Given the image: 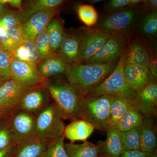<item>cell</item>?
I'll use <instances>...</instances> for the list:
<instances>
[{
  "label": "cell",
  "mask_w": 157,
  "mask_h": 157,
  "mask_svg": "<svg viewBox=\"0 0 157 157\" xmlns=\"http://www.w3.org/2000/svg\"><path fill=\"white\" fill-rule=\"evenodd\" d=\"M124 75L127 86L137 94L149 82L153 80L148 68L127 62H125L124 66Z\"/></svg>",
  "instance_id": "17"
},
{
  "label": "cell",
  "mask_w": 157,
  "mask_h": 157,
  "mask_svg": "<svg viewBox=\"0 0 157 157\" xmlns=\"http://www.w3.org/2000/svg\"><path fill=\"white\" fill-rule=\"evenodd\" d=\"M64 139L63 135L51 141L42 157H68L64 148Z\"/></svg>",
  "instance_id": "34"
},
{
  "label": "cell",
  "mask_w": 157,
  "mask_h": 157,
  "mask_svg": "<svg viewBox=\"0 0 157 157\" xmlns=\"http://www.w3.org/2000/svg\"><path fill=\"white\" fill-rule=\"evenodd\" d=\"M28 90L11 78L6 80L0 86V109L10 113L17 109Z\"/></svg>",
  "instance_id": "13"
},
{
  "label": "cell",
  "mask_w": 157,
  "mask_h": 157,
  "mask_svg": "<svg viewBox=\"0 0 157 157\" xmlns=\"http://www.w3.org/2000/svg\"><path fill=\"white\" fill-rule=\"evenodd\" d=\"M156 118L155 117H144L139 126L140 150L150 152L156 149L157 128Z\"/></svg>",
  "instance_id": "18"
},
{
  "label": "cell",
  "mask_w": 157,
  "mask_h": 157,
  "mask_svg": "<svg viewBox=\"0 0 157 157\" xmlns=\"http://www.w3.org/2000/svg\"><path fill=\"white\" fill-rule=\"evenodd\" d=\"M52 52L55 55L60 45L66 32L63 23L58 18H52L46 27Z\"/></svg>",
  "instance_id": "28"
},
{
  "label": "cell",
  "mask_w": 157,
  "mask_h": 157,
  "mask_svg": "<svg viewBox=\"0 0 157 157\" xmlns=\"http://www.w3.org/2000/svg\"><path fill=\"white\" fill-rule=\"evenodd\" d=\"M81 33V43L76 64L83 63L94 56L111 36L107 32L96 28H86L82 30Z\"/></svg>",
  "instance_id": "7"
},
{
  "label": "cell",
  "mask_w": 157,
  "mask_h": 157,
  "mask_svg": "<svg viewBox=\"0 0 157 157\" xmlns=\"http://www.w3.org/2000/svg\"><path fill=\"white\" fill-rule=\"evenodd\" d=\"M151 59L148 48L140 39H134L127 48V63L148 68Z\"/></svg>",
  "instance_id": "19"
},
{
  "label": "cell",
  "mask_w": 157,
  "mask_h": 157,
  "mask_svg": "<svg viewBox=\"0 0 157 157\" xmlns=\"http://www.w3.org/2000/svg\"><path fill=\"white\" fill-rule=\"evenodd\" d=\"M12 58L11 52L6 50L0 44V77L7 79L10 77V65Z\"/></svg>",
  "instance_id": "36"
},
{
  "label": "cell",
  "mask_w": 157,
  "mask_h": 157,
  "mask_svg": "<svg viewBox=\"0 0 157 157\" xmlns=\"http://www.w3.org/2000/svg\"><path fill=\"white\" fill-rule=\"evenodd\" d=\"M95 129L90 123L79 119L72 121L65 127L63 136L71 142L78 140L85 141L92 135Z\"/></svg>",
  "instance_id": "21"
},
{
  "label": "cell",
  "mask_w": 157,
  "mask_h": 157,
  "mask_svg": "<svg viewBox=\"0 0 157 157\" xmlns=\"http://www.w3.org/2000/svg\"><path fill=\"white\" fill-rule=\"evenodd\" d=\"M133 106L144 117H157L156 81L149 82L137 94Z\"/></svg>",
  "instance_id": "12"
},
{
  "label": "cell",
  "mask_w": 157,
  "mask_h": 157,
  "mask_svg": "<svg viewBox=\"0 0 157 157\" xmlns=\"http://www.w3.org/2000/svg\"><path fill=\"white\" fill-rule=\"evenodd\" d=\"M15 145L0 150V157H11Z\"/></svg>",
  "instance_id": "42"
},
{
  "label": "cell",
  "mask_w": 157,
  "mask_h": 157,
  "mask_svg": "<svg viewBox=\"0 0 157 157\" xmlns=\"http://www.w3.org/2000/svg\"><path fill=\"white\" fill-rule=\"evenodd\" d=\"M8 3L11 7L18 9L19 11L22 8V1L21 0H9Z\"/></svg>",
  "instance_id": "43"
},
{
  "label": "cell",
  "mask_w": 157,
  "mask_h": 157,
  "mask_svg": "<svg viewBox=\"0 0 157 157\" xmlns=\"http://www.w3.org/2000/svg\"><path fill=\"white\" fill-rule=\"evenodd\" d=\"M110 157L109 156H108L107 155H105L104 154H101L100 155H99V157Z\"/></svg>",
  "instance_id": "49"
},
{
  "label": "cell",
  "mask_w": 157,
  "mask_h": 157,
  "mask_svg": "<svg viewBox=\"0 0 157 157\" xmlns=\"http://www.w3.org/2000/svg\"><path fill=\"white\" fill-rule=\"evenodd\" d=\"M8 9H6V4L0 2V17L4 14Z\"/></svg>",
  "instance_id": "44"
},
{
  "label": "cell",
  "mask_w": 157,
  "mask_h": 157,
  "mask_svg": "<svg viewBox=\"0 0 157 157\" xmlns=\"http://www.w3.org/2000/svg\"><path fill=\"white\" fill-rule=\"evenodd\" d=\"M107 138L104 141L100 140L97 145L101 153L110 157H120L124 149L120 137L119 133L113 128L106 130Z\"/></svg>",
  "instance_id": "22"
},
{
  "label": "cell",
  "mask_w": 157,
  "mask_h": 157,
  "mask_svg": "<svg viewBox=\"0 0 157 157\" xmlns=\"http://www.w3.org/2000/svg\"><path fill=\"white\" fill-rule=\"evenodd\" d=\"M50 142L31 136L15 144L11 157H42Z\"/></svg>",
  "instance_id": "16"
},
{
  "label": "cell",
  "mask_w": 157,
  "mask_h": 157,
  "mask_svg": "<svg viewBox=\"0 0 157 157\" xmlns=\"http://www.w3.org/2000/svg\"><path fill=\"white\" fill-rule=\"evenodd\" d=\"M127 40L128 38L123 36H111L103 47L83 64H106L117 62L125 49Z\"/></svg>",
  "instance_id": "11"
},
{
  "label": "cell",
  "mask_w": 157,
  "mask_h": 157,
  "mask_svg": "<svg viewBox=\"0 0 157 157\" xmlns=\"http://www.w3.org/2000/svg\"><path fill=\"white\" fill-rule=\"evenodd\" d=\"M8 80V79H7ZM6 79H5V78H2V77H0V86L2 85L5 82V81H6Z\"/></svg>",
  "instance_id": "48"
},
{
  "label": "cell",
  "mask_w": 157,
  "mask_h": 157,
  "mask_svg": "<svg viewBox=\"0 0 157 157\" xmlns=\"http://www.w3.org/2000/svg\"><path fill=\"white\" fill-rule=\"evenodd\" d=\"M103 2H104V1H103V0H90V1H88V3L90 4V5H92Z\"/></svg>",
  "instance_id": "47"
},
{
  "label": "cell",
  "mask_w": 157,
  "mask_h": 157,
  "mask_svg": "<svg viewBox=\"0 0 157 157\" xmlns=\"http://www.w3.org/2000/svg\"><path fill=\"white\" fill-rule=\"evenodd\" d=\"M45 85L63 119L72 121L80 119V104L84 96L68 82H50Z\"/></svg>",
  "instance_id": "2"
},
{
  "label": "cell",
  "mask_w": 157,
  "mask_h": 157,
  "mask_svg": "<svg viewBox=\"0 0 157 157\" xmlns=\"http://www.w3.org/2000/svg\"><path fill=\"white\" fill-rule=\"evenodd\" d=\"M65 126L55 103H50L36 118L35 135L47 141H53L63 135Z\"/></svg>",
  "instance_id": "6"
},
{
  "label": "cell",
  "mask_w": 157,
  "mask_h": 157,
  "mask_svg": "<svg viewBox=\"0 0 157 157\" xmlns=\"http://www.w3.org/2000/svg\"><path fill=\"white\" fill-rule=\"evenodd\" d=\"M51 96L45 84L28 90L23 96L17 109L36 117L50 104Z\"/></svg>",
  "instance_id": "9"
},
{
  "label": "cell",
  "mask_w": 157,
  "mask_h": 157,
  "mask_svg": "<svg viewBox=\"0 0 157 157\" xmlns=\"http://www.w3.org/2000/svg\"><path fill=\"white\" fill-rule=\"evenodd\" d=\"M64 148L68 157H98L101 154L97 144L86 141L80 144L65 143Z\"/></svg>",
  "instance_id": "26"
},
{
  "label": "cell",
  "mask_w": 157,
  "mask_h": 157,
  "mask_svg": "<svg viewBox=\"0 0 157 157\" xmlns=\"http://www.w3.org/2000/svg\"><path fill=\"white\" fill-rule=\"evenodd\" d=\"M25 40L21 24H19L6 32V35L0 40V44L11 52Z\"/></svg>",
  "instance_id": "29"
},
{
  "label": "cell",
  "mask_w": 157,
  "mask_h": 157,
  "mask_svg": "<svg viewBox=\"0 0 157 157\" xmlns=\"http://www.w3.org/2000/svg\"><path fill=\"white\" fill-rule=\"evenodd\" d=\"M34 42L39 51L40 62L54 55L51 48L49 38L46 29L37 37Z\"/></svg>",
  "instance_id": "33"
},
{
  "label": "cell",
  "mask_w": 157,
  "mask_h": 157,
  "mask_svg": "<svg viewBox=\"0 0 157 157\" xmlns=\"http://www.w3.org/2000/svg\"><path fill=\"white\" fill-rule=\"evenodd\" d=\"M134 99L124 94L114 95L110 109L109 128H113L117 123L130 108L133 106Z\"/></svg>",
  "instance_id": "25"
},
{
  "label": "cell",
  "mask_w": 157,
  "mask_h": 157,
  "mask_svg": "<svg viewBox=\"0 0 157 157\" xmlns=\"http://www.w3.org/2000/svg\"><path fill=\"white\" fill-rule=\"evenodd\" d=\"M9 118L15 144L35 135L36 117L17 109L10 113Z\"/></svg>",
  "instance_id": "10"
},
{
  "label": "cell",
  "mask_w": 157,
  "mask_h": 157,
  "mask_svg": "<svg viewBox=\"0 0 157 157\" xmlns=\"http://www.w3.org/2000/svg\"><path fill=\"white\" fill-rule=\"evenodd\" d=\"M19 24H21L18 18V11L7 10L0 17V27L6 31Z\"/></svg>",
  "instance_id": "38"
},
{
  "label": "cell",
  "mask_w": 157,
  "mask_h": 157,
  "mask_svg": "<svg viewBox=\"0 0 157 157\" xmlns=\"http://www.w3.org/2000/svg\"><path fill=\"white\" fill-rule=\"evenodd\" d=\"M8 114H9L8 113H6L0 109V120L5 118L6 116L8 115Z\"/></svg>",
  "instance_id": "46"
},
{
  "label": "cell",
  "mask_w": 157,
  "mask_h": 157,
  "mask_svg": "<svg viewBox=\"0 0 157 157\" xmlns=\"http://www.w3.org/2000/svg\"><path fill=\"white\" fill-rule=\"evenodd\" d=\"M15 145L9 118L0 123V150Z\"/></svg>",
  "instance_id": "35"
},
{
  "label": "cell",
  "mask_w": 157,
  "mask_h": 157,
  "mask_svg": "<svg viewBox=\"0 0 157 157\" xmlns=\"http://www.w3.org/2000/svg\"><path fill=\"white\" fill-rule=\"evenodd\" d=\"M63 0H37L29 1L18 11V18L22 24L34 14L48 10L59 8Z\"/></svg>",
  "instance_id": "20"
},
{
  "label": "cell",
  "mask_w": 157,
  "mask_h": 157,
  "mask_svg": "<svg viewBox=\"0 0 157 157\" xmlns=\"http://www.w3.org/2000/svg\"><path fill=\"white\" fill-rule=\"evenodd\" d=\"M77 12L78 18L88 28L95 25L98 20V14L93 5L82 4L78 6Z\"/></svg>",
  "instance_id": "32"
},
{
  "label": "cell",
  "mask_w": 157,
  "mask_h": 157,
  "mask_svg": "<svg viewBox=\"0 0 157 157\" xmlns=\"http://www.w3.org/2000/svg\"><path fill=\"white\" fill-rule=\"evenodd\" d=\"M143 118L142 115L133 105L113 128L118 132H128L140 126Z\"/></svg>",
  "instance_id": "27"
},
{
  "label": "cell",
  "mask_w": 157,
  "mask_h": 157,
  "mask_svg": "<svg viewBox=\"0 0 157 157\" xmlns=\"http://www.w3.org/2000/svg\"><path fill=\"white\" fill-rule=\"evenodd\" d=\"M124 150H140L139 127L124 132H119Z\"/></svg>",
  "instance_id": "31"
},
{
  "label": "cell",
  "mask_w": 157,
  "mask_h": 157,
  "mask_svg": "<svg viewBox=\"0 0 157 157\" xmlns=\"http://www.w3.org/2000/svg\"><path fill=\"white\" fill-rule=\"evenodd\" d=\"M59 8L45 10L34 14L21 24L25 40L34 42L37 37L45 31L48 23L53 18Z\"/></svg>",
  "instance_id": "14"
},
{
  "label": "cell",
  "mask_w": 157,
  "mask_h": 157,
  "mask_svg": "<svg viewBox=\"0 0 157 157\" xmlns=\"http://www.w3.org/2000/svg\"><path fill=\"white\" fill-rule=\"evenodd\" d=\"M138 6L128 7L109 12L99 21L95 28L105 31L111 36H123L128 38L139 26L143 17V10Z\"/></svg>",
  "instance_id": "3"
},
{
  "label": "cell",
  "mask_w": 157,
  "mask_h": 157,
  "mask_svg": "<svg viewBox=\"0 0 157 157\" xmlns=\"http://www.w3.org/2000/svg\"><path fill=\"white\" fill-rule=\"evenodd\" d=\"M11 53L13 59L32 64L37 67L40 62L39 51L33 41L25 40L13 49Z\"/></svg>",
  "instance_id": "24"
},
{
  "label": "cell",
  "mask_w": 157,
  "mask_h": 157,
  "mask_svg": "<svg viewBox=\"0 0 157 157\" xmlns=\"http://www.w3.org/2000/svg\"><path fill=\"white\" fill-rule=\"evenodd\" d=\"M142 4L143 9L147 10L148 12L157 10V0H145L143 1Z\"/></svg>",
  "instance_id": "41"
},
{
  "label": "cell",
  "mask_w": 157,
  "mask_h": 157,
  "mask_svg": "<svg viewBox=\"0 0 157 157\" xmlns=\"http://www.w3.org/2000/svg\"><path fill=\"white\" fill-rule=\"evenodd\" d=\"M114 95L84 96L80 104V119L95 128L106 132L109 128L110 109Z\"/></svg>",
  "instance_id": "4"
},
{
  "label": "cell",
  "mask_w": 157,
  "mask_h": 157,
  "mask_svg": "<svg viewBox=\"0 0 157 157\" xmlns=\"http://www.w3.org/2000/svg\"><path fill=\"white\" fill-rule=\"evenodd\" d=\"M10 77L29 90L44 85L46 80L40 75L36 66L14 59L10 65Z\"/></svg>",
  "instance_id": "8"
},
{
  "label": "cell",
  "mask_w": 157,
  "mask_h": 157,
  "mask_svg": "<svg viewBox=\"0 0 157 157\" xmlns=\"http://www.w3.org/2000/svg\"><path fill=\"white\" fill-rule=\"evenodd\" d=\"M146 153V157H157V149L154 151Z\"/></svg>",
  "instance_id": "45"
},
{
  "label": "cell",
  "mask_w": 157,
  "mask_h": 157,
  "mask_svg": "<svg viewBox=\"0 0 157 157\" xmlns=\"http://www.w3.org/2000/svg\"><path fill=\"white\" fill-rule=\"evenodd\" d=\"M141 34L147 39H155L157 35V11H149L143 16L139 26Z\"/></svg>",
  "instance_id": "30"
},
{
  "label": "cell",
  "mask_w": 157,
  "mask_h": 157,
  "mask_svg": "<svg viewBox=\"0 0 157 157\" xmlns=\"http://www.w3.org/2000/svg\"><path fill=\"white\" fill-rule=\"evenodd\" d=\"M81 40V31L70 33H66L55 55L69 66L76 64Z\"/></svg>",
  "instance_id": "15"
},
{
  "label": "cell",
  "mask_w": 157,
  "mask_h": 157,
  "mask_svg": "<svg viewBox=\"0 0 157 157\" xmlns=\"http://www.w3.org/2000/svg\"><path fill=\"white\" fill-rule=\"evenodd\" d=\"M70 67L54 55L40 62L37 68L40 75L47 79L59 74H66Z\"/></svg>",
  "instance_id": "23"
},
{
  "label": "cell",
  "mask_w": 157,
  "mask_h": 157,
  "mask_svg": "<svg viewBox=\"0 0 157 157\" xmlns=\"http://www.w3.org/2000/svg\"><path fill=\"white\" fill-rule=\"evenodd\" d=\"M157 56L152 57L151 62L148 69L151 79L152 80H155V81H156L157 78Z\"/></svg>",
  "instance_id": "39"
},
{
  "label": "cell",
  "mask_w": 157,
  "mask_h": 157,
  "mask_svg": "<svg viewBox=\"0 0 157 157\" xmlns=\"http://www.w3.org/2000/svg\"><path fill=\"white\" fill-rule=\"evenodd\" d=\"M120 157H146V153L140 150H124Z\"/></svg>",
  "instance_id": "40"
},
{
  "label": "cell",
  "mask_w": 157,
  "mask_h": 157,
  "mask_svg": "<svg viewBox=\"0 0 157 157\" xmlns=\"http://www.w3.org/2000/svg\"><path fill=\"white\" fill-rule=\"evenodd\" d=\"M126 52L125 48L111 74L100 84L91 90L86 96L124 94L134 100L136 99L137 94L127 86L124 75Z\"/></svg>",
  "instance_id": "5"
},
{
  "label": "cell",
  "mask_w": 157,
  "mask_h": 157,
  "mask_svg": "<svg viewBox=\"0 0 157 157\" xmlns=\"http://www.w3.org/2000/svg\"><path fill=\"white\" fill-rule=\"evenodd\" d=\"M117 62L74 65L70 66L65 75L69 83L76 88L83 96H86L91 90L111 74Z\"/></svg>",
  "instance_id": "1"
},
{
  "label": "cell",
  "mask_w": 157,
  "mask_h": 157,
  "mask_svg": "<svg viewBox=\"0 0 157 157\" xmlns=\"http://www.w3.org/2000/svg\"><path fill=\"white\" fill-rule=\"evenodd\" d=\"M142 0H109L105 2L104 9L111 12L128 8L141 5Z\"/></svg>",
  "instance_id": "37"
}]
</instances>
